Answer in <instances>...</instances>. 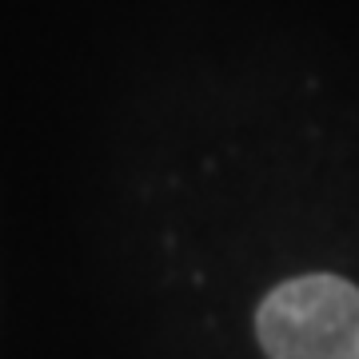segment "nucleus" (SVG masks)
I'll list each match as a JSON object with an SVG mask.
<instances>
[{"mask_svg":"<svg viewBox=\"0 0 359 359\" xmlns=\"http://www.w3.org/2000/svg\"><path fill=\"white\" fill-rule=\"evenodd\" d=\"M271 359H359V287L339 276L280 283L256 311Z\"/></svg>","mask_w":359,"mask_h":359,"instance_id":"nucleus-1","label":"nucleus"}]
</instances>
